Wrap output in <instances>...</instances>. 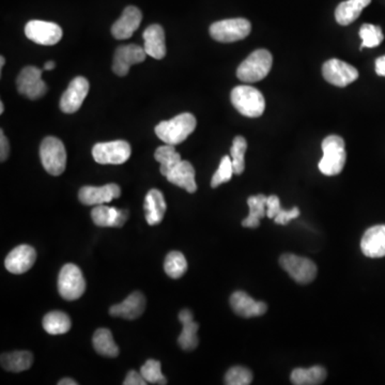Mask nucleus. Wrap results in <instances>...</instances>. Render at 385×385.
<instances>
[{
	"instance_id": "1",
	"label": "nucleus",
	"mask_w": 385,
	"mask_h": 385,
	"mask_svg": "<svg viewBox=\"0 0 385 385\" xmlns=\"http://www.w3.org/2000/svg\"><path fill=\"white\" fill-rule=\"evenodd\" d=\"M196 124L197 121L192 114H180L173 119L158 124L156 126V134L167 145H179L195 131Z\"/></svg>"
},
{
	"instance_id": "2",
	"label": "nucleus",
	"mask_w": 385,
	"mask_h": 385,
	"mask_svg": "<svg viewBox=\"0 0 385 385\" xmlns=\"http://www.w3.org/2000/svg\"><path fill=\"white\" fill-rule=\"evenodd\" d=\"M323 156L319 162V170L325 175H336L342 173L346 164L345 141L338 135H330L322 141Z\"/></svg>"
},
{
	"instance_id": "3",
	"label": "nucleus",
	"mask_w": 385,
	"mask_h": 385,
	"mask_svg": "<svg viewBox=\"0 0 385 385\" xmlns=\"http://www.w3.org/2000/svg\"><path fill=\"white\" fill-rule=\"evenodd\" d=\"M232 105L245 117L257 118L266 109L264 94L258 89L251 86H238L232 91Z\"/></svg>"
},
{
	"instance_id": "4",
	"label": "nucleus",
	"mask_w": 385,
	"mask_h": 385,
	"mask_svg": "<svg viewBox=\"0 0 385 385\" xmlns=\"http://www.w3.org/2000/svg\"><path fill=\"white\" fill-rule=\"evenodd\" d=\"M272 63V54L269 50H255L239 65L237 76L239 80L249 84L259 82L270 73Z\"/></svg>"
},
{
	"instance_id": "5",
	"label": "nucleus",
	"mask_w": 385,
	"mask_h": 385,
	"mask_svg": "<svg viewBox=\"0 0 385 385\" xmlns=\"http://www.w3.org/2000/svg\"><path fill=\"white\" fill-rule=\"evenodd\" d=\"M40 158L44 169L52 175H60L67 166L65 145L57 137L48 136L42 141Z\"/></svg>"
},
{
	"instance_id": "6",
	"label": "nucleus",
	"mask_w": 385,
	"mask_h": 385,
	"mask_svg": "<svg viewBox=\"0 0 385 385\" xmlns=\"http://www.w3.org/2000/svg\"><path fill=\"white\" fill-rule=\"evenodd\" d=\"M86 291V281L82 271L73 264L63 266L58 277V291L67 301L80 299Z\"/></svg>"
},
{
	"instance_id": "7",
	"label": "nucleus",
	"mask_w": 385,
	"mask_h": 385,
	"mask_svg": "<svg viewBox=\"0 0 385 385\" xmlns=\"http://www.w3.org/2000/svg\"><path fill=\"white\" fill-rule=\"evenodd\" d=\"M251 25L245 18H229L213 23L210 26L211 37L222 43H232L245 39L251 33Z\"/></svg>"
},
{
	"instance_id": "8",
	"label": "nucleus",
	"mask_w": 385,
	"mask_h": 385,
	"mask_svg": "<svg viewBox=\"0 0 385 385\" xmlns=\"http://www.w3.org/2000/svg\"><path fill=\"white\" fill-rule=\"evenodd\" d=\"M279 264L288 274L302 285L312 283L316 278L317 266L308 258L293 254H283L279 258Z\"/></svg>"
},
{
	"instance_id": "9",
	"label": "nucleus",
	"mask_w": 385,
	"mask_h": 385,
	"mask_svg": "<svg viewBox=\"0 0 385 385\" xmlns=\"http://www.w3.org/2000/svg\"><path fill=\"white\" fill-rule=\"evenodd\" d=\"M132 149L130 143L124 141L100 143L92 148V156L95 162L102 165H120L130 158Z\"/></svg>"
},
{
	"instance_id": "10",
	"label": "nucleus",
	"mask_w": 385,
	"mask_h": 385,
	"mask_svg": "<svg viewBox=\"0 0 385 385\" xmlns=\"http://www.w3.org/2000/svg\"><path fill=\"white\" fill-rule=\"evenodd\" d=\"M16 85L18 92L31 100L42 98L48 91V86L42 80V70L36 67H24L18 75Z\"/></svg>"
},
{
	"instance_id": "11",
	"label": "nucleus",
	"mask_w": 385,
	"mask_h": 385,
	"mask_svg": "<svg viewBox=\"0 0 385 385\" xmlns=\"http://www.w3.org/2000/svg\"><path fill=\"white\" fill-rule=\"evenodd\" d=\"M25 35L40 45H55L63 38V29L55 23L31 21L25 27Z\"/></svg>"
},
{
	"instance_id": "12",
	"label": "nucleus",
	"mask_w": 385,
	"mask_h": 385,
	"mask_svg": "<svg viewBox=\"0 0 385 385\" xmlns=\"http://www.w3.org/2000/svg\"><path fill=\"white\" fill-rule=\"evenodd\" d=\"M323 77L327 82L336 87H346L359 77V71L353 65L340 60L331 59L322 67Z\"/></svg>"
},
{
	"instance_id": "13",
	"label": "nucleus",
	"mask_w": 385,
	"mask_h": 385,
	"mask_svg": "<svg viewBox=\"0 0 385 385\" xmlns=\"http://www.w3.org/2000/svg\"><path fill=\"white\" fill-rule=\"evenodd\" d=\"M120 195V186L109 183L104 186H84L80 190L78 198L80 202L86 206H99L111 202L112 200L119 198Z\"/></svg>"
},
{
	"instance_id": "14",
	"label": "nucleus",
	"mask_w": 385,
	"mask_h": 385,
	"mask_svg": "<svg viewBox=\"0 0 385 385\" xmlns=\"http://www.w3.org/2000/svg\"><path fill=\"white\" fill-rule=\"evenodd\" d=\"M147 53L145 48L136 44L119 46L114 56L113 71L119 76L128 75L133 65L145 61Z\"/></svg>"
},
{
	"instance_id": "15",
	"label": "nucleus",
	"mask_w": 385,
	"mask_h": 385,
	"mask_svg": "<svg viewBox=\"0 0 385 385\" xmlns=\"http://www.w3.org/2000/svg\"><path fill=\"white\" fill-rule=\"evenodd\" d=\"M89 87L90 86L86 78L82 76L74 78L61 97V111L65 114L76 113L88 94Z\"/></svg>"
},
{
	"instance_id": "16",
	"label": "nucleus",
	"mask_w": 385,
	"mask_h": 385,
	"mask_svg": "<svg viewBox=\"0 0 385 385\" xmlns=\"http://www.w3.org/2000/svg\"><path fill=\"white\" fill-rule=\"evenodd\" d=\"M36 259V249L31 245L22 244L10 251L5 260L6 269L13 274H23L33 268Z\"/></svg>"
},
{
	"instance_id": "17",
	"label": "nucleus",
	"mask_w": 385,
	"mask_h": 385,
	"mask_svg": "<svg viewBox=\"0 0 385 385\" xmlns=\"http://www.w3.org/2000/svg\"><path fill=\"white\" fill-rule=\"evenodd\" d=\"M143 20V14L139 8L134 6L126 7L121 16L116 21L112 27V33L117 40H126L132 37L133 33L139 29Z\"/></svg>"
},
{
	"instance_id": "18",
	"label": "nucleus",
	"mask_w": 385,
	"mask_h": 385,
	"mask_svg": "<svg viewBox=\"0 0 385 385\" xmlns=\"http://www.w3.org/2000/svg\"><path fill=\"white\" fill-rule=\"evenodd\" d=\"M230 305L239 316L243 318H253L266 314L268 306L264 302L255 301L244 291H236L230 297Z\"/></svg>"
},
{
	"instance_id": "19",
	"label": "nucleus",
	"mask_w": 385,
	"mask_h": 385,
	"mask_svg": "<svg viewBox=\"0 0 385 385\" xmlns=\"http://www.w3.org/2000/svg\"><path fill=\"white\" fill-rule=\"evenodd\" d=\"M361 249L366 257L385 256V225H376L366 230L361 241Z\"/></svg>"
},
{
	"instance_id": "20",
	"label": "nucleus",
	"mask_w": 385,
	"mask_h": 385,
	"mask_svg": "<svg viewBox=\"0 0 385 385\" xmlns=\"http://www.w3.org/2000/svg\"><path fill=\"white\" fill-rule=\"evenodd\" d=\"M146 299L143 293H131L122 303L116 304L109 308V314L113 317H121L128 320L139 318L145 312Z\"/></svg>"
},
{
	"instance_id": "21",
	"label": "nucleus",
	"mask_w": 385,
	"mask_h": 385,
	"mask_svg": "<svg viewBox=\"0 0 385 385\" xmlns=\"http://www.w3.org/2000/svg\"><path fill=\"white\" fill-rule=\"evenodd\" d=\"M179 321L183 325V329L178 338V344L183 350H194L197 348L198 342H200L197 336L200 325L194 321V315L190 310H183L180 312Z\"/></svg>"
},
{
	"instance_id": "22",
	"label": "nucleus",
	"mask_w": 385,
	"mask_h": 385,
	"mask_svg": "<svg viewBox=\"0 0 385 385\" xmlns=\"http://www.w3.org/2000/svg\"><path fill=\"white\" fill-rule=\"evenodd\" d=\"M166 178L170 183L184 188L190 194L197 190V184H196L195 181V169L188 161H181L166 175Z\"/></svg>"
},
{
	"instance_id": "23",
	"label": "nucleus",
	"mask_w": 385,
	"mask_h": 385,
	"mask_svg": "<svg viewBox=\"0 0 385 385\" xmlns=\"http://www.w3.org/2000/svg\"><path fill=\"white\" fill-rule=\"evenodd\" d=\"M145 215L150 226L158 225L164 219L167 205L164 195L158 190H150L145 198Z\"/></svg>"
},
{
	"instance_id": "24",
	"label": "nucleus",
	"mask_w": 385,
	"mask_h": 385,
	"mask_svg": "<svg viewBox=\"0 0 385 385\" xmlns=\"http://www.w3.org/2000/svg\"><path fill=\"white\" fill-rule=\"evenodd\" d=\"M143 48L154 59H163L166 55L164 29L160 25H151L143 33Z\"/></svg>"
},
{
	"instance_id": "25",
	"label": "nucleus",
	"mask_w": 385,
	"mask_h": 385,
	"mask_svg": "<svg viewBox=\"0 0 385 385\" xmlns=\"http://www.w3.org/2000/svg\"><path fill=\"white\" fill-rule=\"evenodd\" d=\"M370 3L372 0H346L336 8V21L342 26L352 24Z\"/></svg>"
},
{
	"instance_id": "26",
	"label": "nucleus",
	"mask_w": 385,
	"mask_h": 385,
	"mask_svg": "<svg viewBox=\"0 0 385 385\" xmlns=\"http://www.w3.org/2000/svg\"><path fill=\"white\" fill-rule=\"evenodd\" d=\"M327 370L322 366L297 368L291 372V380L295 385H318L327 379Z\"/></svg>"
},
{
	"instance_id": "27",
	"label": "nucleus",
	"mask_w": 385,
	"mask_h": 385,
	"mask_svg": "<svg viewBox=\"0 0 385 385\" xmlns=\"http://www.w3.org/2000/svg\"><path fill=\"white\" fill-rule=\"evenodd\" d=\"M0 361L4 369L12 372H22L29 369L33 365V355L28 351H13L1 355Z\"/></svg>"
},
{
	"instance_id": "28",
	"label": "nucleus",
	"mask_w": 385,
	"mask_h": 385,
	"mask_svg": "<svg viewBox=\"0 0 385 385\" xmlns=\"http://www.w3.org/2000/svg\"><path fill=\"white\" fill-rule=\"evenodd\" d=\"M266 196L259 194V195L251 196L247 200L249 213L246 219H243V227L257 228L260 225V219L266 217Z\"/></svg>"
},
{
	"instance_id": "29",
	"label": "nucleus",
	"mask_w": 385,
	"mask_h": 385,
	"mask_svg": "<svg viewBox=\"0 0 385 385\" xmlns=\"http://www.w3.org/2000/svg\"><path fill=\"white\" fill-rule=\"evenodd\" d=\"M92 342L95 351L103 357H116L119 354V349L114 342L113 334L109 329L97 330Z\"/></svg>"
},
{
	"instance_id": "30",
	"label": "nucleus",
	"mask_w": 385,
	"mask_h": 385,
	"mask_svg": "<svg viewBox=\"0 0 385 385\" xmlns=\"http://www.w3.org/2000/svg\"><path fill=\"white\" fill-rule=\"evenodd\" d=\"M70 317L63 312H50L43 318V327L50 335H61L67 333L71 329Z\"/></svg>"
},
{
	"instance_id": "31",
	"label": "nucleus",
	"mask_w": 385,
	"mask_h": 385,
	"mask_svg": "<svg viewBox=\"0 0 385 385\" xmlns=\"http://www.w3.org/2000/svg\"><path fill=\"white\" fill-rule=\"evenodd\" d=\"M154 158L160 163L161 173L165 177L182 161L181 156L175 151V146L167 143L156 149Z\"/></svg>"
},
{
	"instance_id": "32",
	"label": "nucleus",
	"mask_w": 385,
	"mask_h": 385,
	"mask_svg": "<svg viewBox=\"0 0 385 385\" xmlns=\"http://www.w3.org/2000/svg\"><path fill=\"white\" fill-rule=\"evenodd\" d=\"M165 273L173 279L180 278L188 270V261L180 251H170L166 256L164 264Z\"/></svg>"
},
{
	"instance_id": "33",
	"label": "nucleus",
	"mask_w": 385,
	"mask_h": 385,
	"mask_svg": "<svg viewBox=\"0 0 385 385\" xmlns=\"http://www.w3.org/2000/svg\"><path fill=\"white\" fill-rule=\"evenodd\" d=\"M119 209L99 205L92 209L91 217L93 223L99 227H115Z\"/></svg>"
},
{
	"instance_id": "34",
	"label": "nucleus",
	"mask_w": 385,
	"mask_h": 385,
	"mask_svg": "<svg viewBox=\"0 0 385 385\" xmlns=\"http://www.w3.org/2000/svg\"><path fill=\"white\" fill-rule=\"evenodd\" d=\"M247 149V141L244 137H234L232 143L230 154H232V166H234V173L241 175L245 169V152Z\"/></svg>"
},
{
	"instance_id": "35",
	"label": "nucleus",
	"mask_w": 385,
	"mask_h": 385,
	"mask_svg": "<svg viewBox=\"0 0 385 385\" xmlns=\"http://www.w3.org/2000/svg\"><path fill=\"white\" fill-rule=\"evenodd\" d=\"M359 38L362 39L361 50L363 48H376L384 40L380 27L372 24H364L359 29Z\"/></svg>"
},
{
	"instance_id": "36",
	"label": "nucleus",
	"mask_w": 385,
	"mask_h": 385,
	"mask_svg": "<svg viewBox=\"0 0 385 385\" xmlns=\"http://www.w3.org/2000/svg\"><path fill=\"white\" fill-rule=\"evenodd\" d=\"M141 374L145 380L152 384H167V379L161 370V363L156 359H148L143 367L141 368Z\"/></svg>"
},
{
	"instance_id": "37",
	"label": "nucleus",
	"mask_w": 385,
	"mask_h": 385,
	"mask_svg": "<svg viewBox=\"0 0 385 385\" xmlns=\"http://www.w3.org/2000/svg\"><path fill=\"white\" fill-rule=\"evenodd\" d=\"M253 381V372L242 366H234L228 370L225 383L228 385H249Z\"/></svg>"
},
{
	"instance_id": "38",
	"label": "nucleus",
	"mask_w": 385,
	"mask_h": 385,
	"mask_svg": "<svg viewBox=\"0 0 385 385\" xmlns=\"http://www.w3.org/2000/svg\"><path fill=\"white\" fill-rule=\"evenodd\" d=\"M234 166H232V161L230 156H224L222 158L221 164H219V169L215 171L213 175L212 180H211V186L213 188H217L221 184L226 183L232 179V175H234Z\"/></svg>"
},
{
	"instance_id": "39",
	"label": "nucleus",
	"mask_w": 385,
	"mask_h": 385,
	"mask_svg": "<svg viewBox=\"0 0 385 385\" xmlns=\"http://www.w3.org/2000/svg\"><path fill=\"white\" fill-rule=\"evenodd\" d=\"M299 215L300 210L298 208H293L291 210H283V209H281L278 215L274 217V222L278 224V225H287L289 222L299 217Z\"/></svg>"
},
{
	"instance_id": "40",
	"label": "nucleus",
	"mask_w": 385,
	"mask_h": 385,
	"mask_svg": "<svg viewBox=\"0 0 385 385\" xmlns=\"http://www.w3.org/2000/svg\"><path fill=\"white\" fill-rule=\"evenodd\" d=\"M281 210V200H279V198L275 195L269 196L268 200H266V217L269 219H274V217L278 215Z\"/></svg>"
},
{
	"instance_id": "41",
	"label": "nucleus",
	"mask_w": 385,
	"mask_h": 385,
	"mask_svg": "<svg viewBox=\"0 0 385 385\" xmlns=\"http://www.w3.org/2000/svg\"><path fill=\"white\" fill-rule=\"evenodd\" d=\"M147 381L143 378V374H139L135 370H131L128 374H126V379H124V385H146Z\"/></svg>"
},
{
	"instance_id": "42",
	"label": "nucleus",
	"mask_w": 385,
	"mask_h": 385,
	"mask_svg": "<svg viewBox=\"0 0 385 385\" xmlns=\"http://www.w3.org/2000/svg\"><path fill=\"white\" fill-rule=\"evenodd\" d=\"M10 145L4 131H0V160L5 162L9 156Z\"/></svg>"
},
{
	"instance_id": "43",
	"label": "nucleus",
	"mask_w": 385,
	"mask_h": 385,
	"mask_svg": "<svg viewBox=\"0 0 385 385\" xmlns=\"http://www.w3.org/2000/svg\"><path fill=\"white\" fill-rule=\"evenodd\" d=\"M376 73L379 76L385 77V55L384 56L379 57L376 60Z\"/></svg>"
},
{
	"instance_id": "44",
	"label": "nucleus",
	"mask_w": 385,
	"mask_h": 385,
	"mask_svg": "<svg viewBox=\"0 0 385 385\" xmlns=\"http://www.w3.org/2000/svg\"><path fill=\"white\" fill-rule=\"evenodd\" d=\"M129 219V211L126 210H119V213H118V217L117 221H116V226L115 227H122V226L126 224V222L128 221Z\"/></svg>"
},
{
	"instance_id": "45",
	"label": "nucleus",
	"mask_w": 385,
	"mask_h": 385,
	"mask_svg": "<svg viewBox=\"0 0 385 385\" xmlns=\"http://www.w3.org/2000/svg\"><path fill=\"white\" fill-rule=\"evenodd\" d=\"M59 385H77V382L73 380V379L65 378L63 380L59 381Z\"/></svg>"
},
{
	"instance_id": "46",
	"label": "nucleus",
	"mask_w": 385,
	"mask_h": 385,
	"mask_svg": "<svg viewBox=\"0 0 385 385\" xmlns=\"http://www.w3.org/2000/svg\"><path fill=\"white\" fill-rule=\"evenodd\" d=\"M55 67H56V63H55L54 61H48V63L44 65V70H45V71H50V70L54 69Z\"/></svg>"
},
{
	"instance_id": "47",
	"label": "nucleus",
	"mask_w": 385,
	"mask_h": 385,
	"mask_svg": "<svg viewBox=\"0 0 385 385\" xmlns=\"http://www.w3.org/2000/svg\"><path fill=\"white\" fill-rule=\"evenodd\" d=\"M6 59L5 57H0V70H3L4 65H5Z\"/></svg>"
},
{
	"instance_id": "48",
	"label": "nucleus",
	"mask_w": 385,
	"mask_h": 385,
	"mask_svg": "<svg viewBox=\"0 0 385 385\" xmlns=\"http://www.w3.org/2000/svg\"><path fill=\"white\" fill-rule=\"evenodd\" d=\"M4 111H5V105L3 102H0V114H4Z\"/></svg>"
}]
</instances>
